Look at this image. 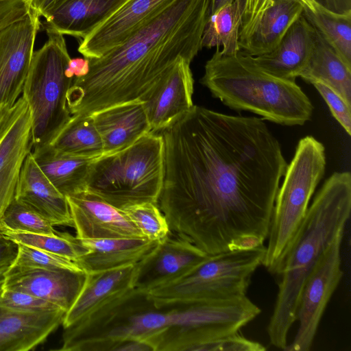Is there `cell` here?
Masks as SVG:
<instances>
[{"label": "cell", "instance_id": "6da1fadb", "mask_svg": "<svg viewBox=\"0 0 351 351\" xmlns=\"http://www.w3.org/2000/svg\"><path fill=\"white\" fill-rule=\"evenodd\" d=\"M161 134L170 232L208 255L263 245L288 165L265 120L194 105Z\"/></svg>", "mask_w": 351, "mask_h": 351}, {"label": "cell", "instance_id": "7a4b0ae2", "mask_svg": "<svg viewBox=\"0 0 351 351\" xmlns=\"http://www.w3.org/2000/svg\"><path fill=\"white\" fill-rule=\"evenodd\" d=\"M213 0H172L124 41L99 58L88 73L74 78L67 93L71 114L88 117L103 110L145 102L176 62H191L203 48Z\"/></svg>", "mask_w": 351, "mask_h": 351}, {"label": "cell", "instance_id": "3957f363", "mask_svg": "<svg viewBox=\"0 0 351 351\" xmlns=\"http://www.w3.org/2000/svg\"><path fill=\"white\" fill-rule=\"evenodd\" d=\"M224 313L215 300L156 304L133 287L66 329L74 351H114L117 343L140 340L153 351H192L221 331Z\"/></svg>", "mask_w": 351, "mask_h": 351}, {"label": "cell", "instance_id": "277c9868", "mask_svg": "<svg viewBox=\"0 0 351 351\" xmlns=\"http://www.w3.org/2000/svg\"><path fill=\"white\" fill-rule=\"evenodd\" d=\"M350 210L351 175L335 172L315 196L274 273L278 292L267 327L274 346L284 350L287 346L303 285L326 247L344 231Z\"/></svg>", "mask_w": 351, "mask_h": 351}, {"label": "cell", "instance_id": "5b68a950", "mask_svg": "<svg viewBox=\"0 0 351 351\" xmlns=\"http://www.w3.org/2000/svg\"><path fill=\"white\" fill-rule=\"evenodd\" d=\"M212 95L237 111H249L282 125H302L313 106L295 81L274 77L242 51L228 54L216 48L200 80Z\"/></svg>", "mask_w": 351, "mask_h": 351}, {"label": "cell", "instance_id": "8992f818", "mask_svg": "<svg viewBox=\"0 0 351 351\" xmlns=\"http://www.w3.org/2000/svg\"><path fill=\"white\" fill-rule=\"evenodd\" d=\"M164 162L162 134L151 131L120 151L95 158L86 191L119 210L145 202L158 204Z\"/></svg>", "mask_w": 351, "mask_h": 351}, {"label": "cell", "instance_id": "52a82bcc", "mask_svg": "<svg viewBox=\"0 0 351 351\" xmlns=\"http://www.w3.org/2000/svg\"><path fill=\"white\" fill-rule=\"evenodd\" d=\"M326 165L324 145L312 136L301 138L279 186L272 211L263 265L274 274L304 219Z\"/></svg>", "mask_w": 351, "mask_h": 351}, {"label": "cell", "instance_id": "ba28073f", "mask_svg": "<svg viewBox=\"0 0 351 351\" xmlns=\"http://www.w3.org/2000/svg\"><path fill=\"white\" fill-rule=\"evenodd\" d=\"M46 32L48 39L34 51L22 91L31 112L33 148L49 144L72 115L67 93L73 79L65 74L71 59L66 41L56 31Z\"/></svg>", "mask_w": 351, "mask_h": 351}, {"label": "cell", "instance_id": "9c48e42d", "mask_svg": "<svg viewBox=\"0 0 351 351\" xmlns=\"http://www.w3.org/2000/svg\"><path fill=\"white\" fill-rule=\"evenodd\" d=\"M265 252L263 245L208 255L185 276L147 293L156 304L246 295Z\"/></svg>", "mask_w": 351, "mask_h": 351}, {"label": "cell", "instance_id": "30bf717a", "mask_svg": "<svg viewBox=\"0 0 351 351\" xmlns=\"http://www.w3.org/2000/svg\"><path fill=\"white\" fill-rule=\"evenodd\" d=\"M343 232H339L329 243L308 275L297 307L298 329L284 350L308 351L311 348L326 306L343 276L340 250Z\"/></svg>", "mask_w": 351, "mask_h": 351}, {"label": "cell", "instance_id": "8fae6325", "mask_svg": "<svg viewBox=\"0 0 351 351\" xmlns=\"http://www.w3.org/2000/svg\"><path fill=\"white\" fill-rule=\"evenodd\" d=\"M40 18L30 10L24 18L0 30V109L12 108L22 93L40 28Z\"/></svg>", "mask_w": 351, "mask_h": 351}, {"label": "cell", "instance_id": "7c38bea8", "mask_svg": "<svg viewBox=\"0 0 351 351\" xmlns=\"http://www.w3.org/2000/svg\"><path fill=\"white\" fill-rule=\"evenodd\" d=\"M208 254L171 232L136 264L134 287L148 292L176 280L203 262Z\"/></svg>", "mask_w": 351, "mask_h": 351}, {"label": "cell", "instance_id": "4fadbf2b", "mask_svg": "<svg viewBox=\"0 0 351 351\" xmlns=\"http://www.w3.org/2000/svg\"><path fill=\"white\" fill-rule=\"evenodd\" d=\"M191 62L178 60L143 102L151 130L161 132L193 107L194 80Z\"/></svg>", "mask_w": 351, "mask_h": 351}, {"label": "cell", "instance_id": "5bb4252c", "mask_svg": "<svg viewBox=\"0 0 351 351\" xmlns=\"http://www.w3.org/2000/svg\"><path fill=\"white\" fill-rule=\"evenodd\" d=\"M66 197L77 239L145 238L121 210L97 195L86 191Z\"/></svg>", "mask_w": 351, "mask_h": 351}, {"label": "cell", "instance_id": "9a60e30c", "mask_svg": "<svg viewBox=\"0 0 351 351\" xmlns=\"http://www.w3.org/2000/svg\"><path fill=\"white\" fill-rule=\"evenodd\" d=\"M32 148L31 112L21 96L13 106L11 120L0 138V218L14 199L23 162Z\"/></svg>", "mask_w": 351, "mask_h": 351}, {"label": "cell", "instance_id": "2e32d148", "mask_svg": "<svg viewBox=\"0 0 351 351\" xmlns=\"http://www.w3.org/2000/svg\"><path fill=\"white\" fill-rule=\"evenodd\" d=\"M86 277L84 271L11 266L5 272L3 288L29 293L66 313L78 296Z\"/></svg>", "mask_w": 351, "mask_h": 351}, {"label": "cell", "instance_id": "e0dca14e", "mask_svg": "<svg viewBox=\"0 0 351 351\" xmlns=\"http://www.w3.org/2000/svg\"><path fill=\"white\" fill-rule=\"evenodd\" d=\"M172 0H128L88 36L78 51L88 59L99 58L124 41L143 23Z\"/></svg>", "mask_w": 351, "mask_h": 351}, {"label": "cell", "instance_id": "ac0fdd59", "mask_svg": "<svg viewBox=\"0 0 351 351\" xmlns=\"http://www.w3.org/2000/svg\"><path fill=\"white\" fill-rule=\"evenodd\" d=\"M315 36V28L302 14L272 51L257 56H249L251 61L264 72L277 78L295 81L309 61Z\"/></svg>", "mask_w": 351, "mask_h": 351}, {"label": "cell", "instance_id": "d6986e66", "mask_svg": "<svg viewBox=\"0 0 351 351\" xmlns=\"http://www.w3.org/2000/svg\"><path fill=\"white\" fill-rule=\"evenodd\" d=\"M14 199L36 210L53 226H73L66 196L43 173L32 152L23 162Z\"/></svg>", "mask_w": 351, "mask_h": 351}, {"label": "cell", "instance_id": "ffe728a7", "mask_svg": "<svg viewBox=\"0 0 351 351\" xmlns=\"http://www.w3.org/2000/svg\"><path fill=\"white\" fill-rule=\"evenodd\" d=\"M127 1L56 0L44 17V28L83 39Z\"/></svg>", "mask_w": 351, "mask_h": 351}, {"label": "cell", "instance_id": "44dd1931", "mask_svg": "<svg viewBox=\"0 0 351 351\" xmlns=\"http://www.w3.org/2000/svg\"><path fill=\"white\" fill-rule=\"evenodd\" d=\"M66 312L27 313L0 305V351H28L62 324Z\"/></svg>", "mask_w": 351, "mask_h": 351}, {"label": "cell", "instance_id": "7402d4cb", "mask_svg": "<svg viewBox=\"0 0 351 351\" xmlns=\"http://www.w3.org/2000/svg\"><path fill=\"white\" fill-rule=\"evenodd\" d=\"M90 117L103 141V155L120 151L152 131L141 101L113 106Z\"/></svg>", "mask_w": 351, "mask_h": 351}, {"label": "cell", "instance_id": "603a6c76", "mask_svg": "<svg viewBox=\"0 0 351 351\" xmlns=\"http://www.w3.org/2000/svg\"><path fill=\"white\" fill-rule=\"evenodd\" d=\"M135 271L136 264L86 273L78 296L65 313L63 327H68L87 317L112 299L133 288Z\"/></svg>", "mask_w": 351, "mask_h": 351}, {"label": "cell", "instance_id": "cb8c5ba5", "mask_svg": "<svg viewBox=\"0 0 351 351\" xmlns=\"http://www.w3.org/2000/svg\"><path fill=\"white\" fill-rule=\"evenodd\" d=\"M89 252L75 263L85 273L99 272L135 265L158 241L145 238L80 239Z\"/></svg>", "mask_w": 351, "mask_h": 351}, {"label": "cell", "instance_id": "d4e9b609", "mask_svg": "<svg viewBox=\"0 0 351 351\" xmlns=\"http://www.w3.org/2000/svg\"><path fill=\"white\" fill-rule=\"evenodd\" d=\"M304 9L299 0H274L252 33L239 43L241 51L257 56L272 51L293 23L302 15Z\"/></svg>", "mask_w": 351, "mask_h": 351}, {"label": "cell", "instance_id": "484cf974", "mask_svg": "<svg viewBox=\"0 0 351 351\" xmlns=\"http://www.w3.org/2000/svg\"><path fill=\"white\" fill-rule=\"evenodd\" d=\"M32 154L62 194L66 197L86 191L90 165L95 158L58 154L46 145L33 148Z\"/></svg>", "mask_w": 351, "mask_h": 351}, {"label": "cell", "instance_id": "4316f807", "mask_svg": "<svg viewBox=\"0 0 351 351\" xmlns=\"http://www.w3.org/2000/svg\"><path fill=\"white\" fill-rule=\"evenodd\" d=\"M300 77L310 84H325L351 105V68L316 29L311 58Z\"/></svg>", "mask_w": 351, "mask_h": 351}, {"label": "cell", "instance_id": "83f0119b", "mask_svg": "<svg viewBox=\"0 0 351 351\" xmlns=\"http://www.w3.org/2000/svg\"><path fill=\"white\" fill-rule=\"evenodd\" d=\"M45 145L58 154L92 158L104 154L102 139L90 116L72 114L65 125Z\"/></svg>", "mask_w": 351, "mask_h": 351}, {"label": "cell", "instance_id": "f1b7e54d", "mask_svg": "<svg viewBox=\"0 0 351 351\" xmlns=\"http://www.w3.org/2000/svg\"><path fill=\"white\" fill-rule=\"evenodd\" d=\"M241 8L239 0L221 7L208 19L202 34V47L219 48L224 53L232 54L241 51L239 32Z\"/></svg>", "mask_w": 351, "mask_h": 351}, {"label": "cell", "instance_id": "f546056e", "mask_svg": "<svg viewBox=\"0 0 351 351\" xmlns=\"http://www.w3.org/2000/svg\"><path fill=\"white\" fill-rule=\"evenodd\" d=\"M0 234L17 243L49 252L74 262L89 252L80 239L68 232L37 234L0 228Z\"/></svg>", "mask_w": 351, "mask_h": 351}, {"label": "cell", "instance_id": "4dcf8cb0", "mask_svg": "<svg viewBox=\"0 0 351 351\" xmlns=\"http://www.w3.org/2000/svg\"><path fill=\"white\" fill-rule=\"evenodd\" d=\"M304 16L351 68V14L304 10Z\"/></svg>", "mask_w": 351, "mask_h": 351}, {"label": "cell", "instance_id": "1f68e13d", "mask_svg": "<svg viewBox=\"0 0 351 351\" xmlns=\"http://www.w3.org/2000/svg\"><path fill=\"white\" fill-rule=\"evenodd\" d=\"M45 217L29 206L14 199L0 218V228L12 231L55 234L57 231Z\"/></svg>", "mask_w": 351, "mask_h": 351}, {"label": "cell", "instance_id": "d6a6232c", "mask_svg": "<svg viewBox=\"0 0 351 351\" xmlns=\"http://www.w3.org/2000/svg\"><path fill=\"white\" fill-rule=\"evenodd\" d=\"M121 210L147 239L159 241L170 232L167 219L158 204L145 202Z\"/></svg>", "mask_w": 351, "mask_h": 351}, {"label": "cell", "instance_id": "836d02e7", "mask_svg": "<svg viewBox=\"0 0 351 351\" xmlns=\"http://www.w3.org/2000/svg\"><path fill=\"white\" fill-rule=\"evenodd\" d=\"M18 267L84 271L74 261L40 249L18 243V253L14 263Z\"/></svg>", "mask_w": 351, "mask_h": 351}, {"label": "cell", "instance_id": "e575fe53", "mask_svg": "<svg viewBox=\"0 0 351 351\" xmlns=\"http://www.w3.org/2000/svg\"><path fill=\"white\" fill-rule=\"evenodd\" d=\"M0 305L8 309L27 313L64 311L54 304L29 293L3 288L0 291Z\"/></svg>", "mask_w": 351, "mask_h": 351}, {"label": "cell", "instance_id": "d590c367", "mask_svg": "<svg viewBox=\"0 0 351 351\" xmlns=\"http://www.w3.org/2000/svg\"><path fill=\"white\" fill-rule=\"evenodd\" d=\"M313 84L324 99L332 116L340 123L348 135L351 134V105L339 93L328 86L313 81Z\"/></svg>", "mask_w": 351, "mask_h": 351}, {"label": "cell", "instance_id": "8d00e7d4", "mask_svg": "<svg viewBox=\"0 0 351 351\" xmlns=\"http://www.w3.org/2000/svg\"><path fill=\"white\" fill-rule=\"evenodd\" d=\"M266 348L261 343L250 340L238 332L223 336L206 342L197 351H262Z\"/></svg>", "mask_w": 351, "mask_h": 351}, {"label": "cell", "instance_id": "74e56055", "mask_svg": "<svg viewBox=\"0 0 351 351\" xmlns=\"http://www.w3.org/2000/svg\"><path fill=\"white\" fill-rule=\"evenodd\" d=\"M274 0H239L241 8V23L239 43L252 33L265 11Z\"/></svg>", "mask_w": 351, "mask_h": 351}, {"label": "cell", "instance_id": "f35d334b", "mask_svg": "<svg viewBox=\"0 0 351 351\" xmlns=\"http://www.w3.org/2000/svg\"><path fill=\"white\" fill-rule=\"evenodd\" d=\"M29 11L28 0H0V30L24 18Z\"/></svg>", "mask_w": 351, "mask_h": 351}, {"label": "cell", "instance_id": "ab89813d", "mask_svg": "<svg viewBox=\"0 0 351 351\" xmlns=\"http://www.w3.org/2000/svg\"><path fill=\"white\" fill-rule=\"evenodd\" d=\"M304 10L316 12L327 11L335 14H351V0H299Z\"/></svg>", "mask_w": 351, "mask_h": 351}, {"label": "cell", "instance_id": "60d3db41", "mask_svg": "<svg viewBox=\"0 0 351 351\" xmlns=\"http://www.w3.org/2000/svg\"><path fill=\"white\" fill-rule=\"evenodd\" d=\"M18 253V243L0 237V271L8 269L14 263Z\"/></svg>", "mask_w": 351, "mask_h": 351}, {"label": "cell", "instance_id": "b9f144b4", "mask_svg": "<svg viewBox=\"0 0 351 351\" xmlns=\"http://www.w3.org/2000/svg\"><path fill=\"white\" fill-rule=\"evenodd\" d=\"M89 59L86 58H71L65 70L69 78H79L86 75L89 71Z\"/></svg>", "mask_w": 351, "mask_h": 351}, {"label": "cell", "instance_id": "7bdbcfd3", "mask_svg": "<svg viewBox=\"0 0 351 351\" xmlns=\"http://www.w3.org/2000/svg\"><path fill=\"white\" fill-rule=\"evenodd\" d=\"M56 0H28L30 10L35 12L40 17H45Z\"/></svg>", "mask_w": 351, "mask_h": 351}, {"label": "cell", "instance_id": "ee69618b", "mask_svg": "<svg viewBox=\"0 0 351 351\" xmlns=\"http://www.w3.org/2000/svg\"><path fill=\"white\" fill-rule=\"evenodd\" d=\"M13 112V106L9 109H0V138L10 123Z\"/></svg>", "mask_w": 351, "mask_h": 351}, {"label": "cell", "instance_id": "f6af8a7d", "mask_svg": "<svg viewBox=\"0 0 351 351\" xmlns=\"http://www.w3.org/2000/svg\"><path fill=\"white\" fill-rule=\"evenodd\" d=\"M234 0H213L212 14Z\"/></svg>", "mask_w": 351, "mask_h": 351}, {"label": "cell", "instance_id": "bcb514c9", "mask_svg": "<svg viewBox=\"0 0 351 351\" xmlns=\"http://www.w3.org/2000/svg\"><path fill=\"white\" fill-rule=\"evenodd\" d=\"M8 269H3V270L0 271V291L2 290V289L3 287L4 280H5V272Z\"/></svg>", "mask_w": 351, "mask_h": 351}, {"label": "cell", "instance_id": "7dc6e473", "mask_svg": "<svg viewBox=\"0 0 351 351\" xmlns=\"http://www.w3.org/2000/svg\"><path fill=\"white\" fill-rule=\"evenodd\" d=\"M2 236L0 234V237H1Z\"/></svg>", "mask_w": 351, "mask_h": 351}]
</instances>
